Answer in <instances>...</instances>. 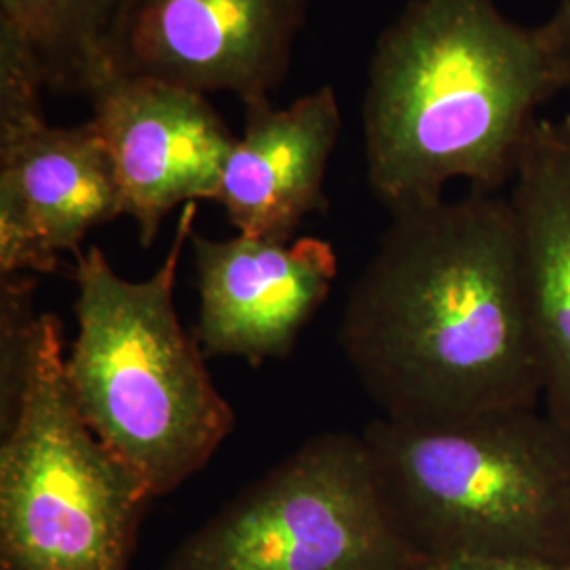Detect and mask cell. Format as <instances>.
I'll use <instances>...</instances> for the list:
<instances>
[{
  "instance_id": "16",
  "label": "cell",
  "mask_w": 570,
  "mask_h": 570,
  "mask_svg": "<svg viewBox=\"0 0 570 570\" xmlns=\"http://www.w3.org/2000/svg\"><path fill=\"white\" fill-rule=\"evenodd\" d=\"M562 122V127H564V129H567V134H569L570 136V115L569 117H564V121H560Z\"/></svg>"
},
{
  "instance_id": "15",
  "label": "cell",
  "mask_w": 570,
  "mask_h": 570,
  "mask_svg": "<svg viewBox=\"0 0 570 570\" xmlns=\"http://www.w3.org/2000/svg\"><path fill=\"white\" fill-rule=\"evenodd\" d=\"M550 32L556 56L560 61L564 91L570 96V0H558V7L553 9L550 20L543 21Z\"/></svg>"
},
{
  "instance_id": "10",
  "label": "cell",
  "mask_w": 570,
  "mask_h": 570,
  "mask_svg": "<svg viewBox=\"0 0 570 570\" xmlns=\"http://www.w3.org/2000/svg\"><path fill=\"white\" fill-rule=\"evenodd\" d=\"M188 245L205 355L252 366L292 353L338 275L334 247L317 237L275 242L237 233L212 239L193 228Z\"/></svg>"
},
{
  "instance_id": "4",
  "label": "cell",
  "mask_w": 570,
  "mask_h": 570,
  "mask_svg": "<svg viewBox=\"0 0 570 570\" xmlns=\"http://www.w3.org/2000/svg\"><path fill=\"white\" fill-rule=\"evenodd\" d=\"M362 438L395 527L425 562L570 560V433L543 407L442 423L379 416Z\"/></svg>"
},
{
  "instance_id": "2",
  "label": "cell",
  "mask_w": 570,
  "mask_h": 570,
  "mask_svg": "<svg viewBox=\"0 0 570 570\" xmlns=\"http://www.w3.org/2000/svg\"><path fill=\"white\" fill-rule=\"evenodd\" d=\"M564 91L546 23L497 0H410L381 32L362 100L366 180L389 214L442 202L452 183L510 188L539 108Z\"/></svg>"
},
{
  "instance_id": "6",
  "label": "cell",
  "mask_w": 570,
  "mask_h": 570,
  "mask_svg": "<svg viewBox=\"0 0 570 570\" xmlns=\"http://www.w3.org/2000/svg\"><path fill=\"white\" fill-rule=\"evenodd\" d=\"M366 442L326 431L245 487L161 570H419Z\"/></svg>"
},
{
  "instance_id": "14",
  "label": "cell",
  "mask_w": 570,
  "mask_h": 570,
  "mask_svg": "<svg viewBox=\"0 0 570 570\" xmlns=\"http://www.w3.org/2000/svg\"><path fill=\"white\" fill-rule=\"evenodd\" d=\"M431 570H570V560L530 556H456L429 562Z\"/></svg>"
},
{
  "instance_id": "9",
  "label": "cell",
  "mask_w": 570,
  "mask_h": 570,
  "mask_svg": "<svg viewBox=\"0 0 570 570\" xmlns=\"http://www.w3.org/2000/svg\"><path fill=\"white\" fill-rule=\"evenodd\" d=\"M306 9L308 0H134L121 75L263 102L289 72Z\"/></svg>"
},
{
  "instance_id": "3",
  "label": "cell",
  "mask_w": 570,
  "mask_h": 570,
  "mask_svg": "<svg viewBox=\"0 0 570 570\" xmlns=\"http://www.w3.org/2000/svg\"><path fill=\"white\" fill-rule=\"evenodd\" d=\"M197 212L199 204L184 205L164 263L142 282L121 277L100 245L75 256L70 393L85 423L153 499L197 475L235 429L204 346L184 330L174 303Z\"/></svg>"
},
{
  "instance_id": "5",
  "label": "cell",
  "mask_w": 570,
  "mask_h": 570,
  "mask_svg": "<svg viewBox=\"0 0 570 570\" xmlns=\"http://www.w3.org/2000/svg\"><path fill=\"white\" fill-rule=\"evenodd\" d=\"M61 341L60 322L41 315L2 423L0 570H129L153 494L85 423Z\"/></svg>"
},
{
  "instance_id": "11",
  "label": "cell",
  "mask_w": 570,
  "mask_h": 570,
  "mask_svg": "<svg viewBox=\"0 0 570 570\" xmlns=\"http://www.w3.org/2000/svg\"><path fill=\"white\" fill-rule=\"evenodd\" d=\"M245 108L244 136L226 159L216 204L237 233L292 242L308 216L326 214V174L343 131L332 85L273 108Z\"/></svg>"
},
{
  "instance_id": "7",
  "label": "cell",
  "mask_w": 570,
  "mask_h": 570,
  "mask_svg": "<svg viewBox=\"0 0 570 570\" xmlns=\"http://www.w3.org/2000/svg\"><path fill=\"white\" fill-rule=\"evenodd\" d=\"M42 82L0 42V277L53 273L63 252L122 216L110 150L91 121L53 127Z\"/></svg>"
},
{
  "instance_id": "8",
  "label": "cell",
  "mask_w": 570,
  "mask_h": 570,
  "mask_svg": "<svg viewBox=\"0 0 570 570\" xmlns=\"http://www.w3.org/2000/svg\"><path fill=\"white\" fill-rule=\"evenodd\" d=\"M91 119L110 150L142 247L155 244L178 205L216 202L237 136L207 96L119 75L91 98Z\"/></svg>"
},
{
  "instance_id": "17",
  "label": "cell",
  "mask_w": 570,
  "mask_h": 570,
  "mask_svg": "<svg viewBox=\"0 0 570 570\" xmlns=\"http://www.w3.org/2000/svg\"><path fill=\"white\" fill-rule=\"evenodd\" d=\"M419 570H431V569H429V564H425V567H423V569H419Z\"/></svg>"
},
{
  "instance_id": "13",
  "label": "cell",
  "mask_w": 570,
  "mask_h": 570,
  "mask_svg": "<svg viewBox=\"0 0 570 570\" xmlns=\"http://www.w3.org/2000/svg\"><path fill=\"white\" fill-rule=\"evenodd\" d=\"M134 0H0V42L16 47L45 91L85 96L121 75Z\"/></svg>"
},
{
  "instance_id": "12",
  "label": "cell",
  "mask_w": 570,
  "mask_h": 570,
  "mask_svg": "<svg viewBox=\"0 0 570 570\" xmlns=\"http://www.w3.org/2000/svg\"><path fill=\"white\" fill-rule=\"evenodd\" d=\"M530 317L541 364V407L570 433V136L539 121L510 186Z\"/></svg>"
},
{
  "instance_id": "1",
  "label": "cell",
  "mask_w": 570,
  "mask_h": 570,
  "mask_svg": "<svg viewBox=\"0 0 570 570\" xmlns=\"http://www.w3.org/2000/svg\"><path fill=\"white\" fill-rule=\"evenodd\" d=\"M338 343L381 416L442 423L539 407L543 381L510 195L391 214L348 287Z\"/></svg>"
}]
</instances>
